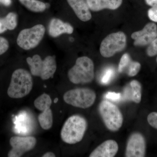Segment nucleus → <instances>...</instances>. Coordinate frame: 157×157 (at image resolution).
Instances as JSON below:
<instances>
[{"instance_id": "nucleus-1", "label": "nucleus", "mask_w": 157, "mask_h": 157, "mask_svg": "<svg viewBox=\"0 0 157 157\" xmlns=\"http://www.w3.org/2000/svg\"><path fill=\"white\" fill-rule=\"evenodd\" d=\"M87 121L79 115H74L65 121L61 131L62 140L68 144L81 141L87 128Z\"/></svg>"}, {"instance_id": "nucleus-2", "label": "nucleus", "mask_w": 157, "mask_h": 157, "mask_svg": "<svg viewBox=\"0 0 157 157\" xmlns=\"http://www.w3.org/2000/svg\"><path fill=\"white\" fill-rule=\"evenodd\" d=\"M33 85V78L29 72L25 69H17L12 73L7 94L13 99L24 98L31 92Z\"/></svg>"}, {"instance_id": "nucleus-3", "label": "nucleus", "mask_w": 157, "mask_h": 157, "mask_svg": "<svg viewBox=\"0 0 157 157\" xmlns=\"http://www.w3.org/2000/svg\"><path fill=\"white\" fill-rule=\"evenodd\" d=\"M94 63L90 59L86 56L80 57L68 71V78L74 84L90 83L94 78Z\"/></svg>"}, {"instance_id": "nucleus-4", "label": "nucleus", "mask_w": 157, "mask_h": 157, "mask_svg": "<svg viewBox=\"0 0 157 157\" xmlns=\"http://www.w3.org/2000/svg\"><path fill=\"white\" fill-rule=\"evenodd\" d=\"M26 61L31 74L34 76H39L43 80L52 78L56 70L55 56H48L43 60L39 55H35L32 57H28Z\"/></svg>"}, {"instance_id": "nucleus-5", "label": "nucleus", "mask_w": 157, "mask_h": 157, "mask_svg": "<svg viewBox=\"0 0 157 157\" xmlns=\"http://www.w3.org/2000/svg\"><path fill=\"white\" fill-rule=\"evenodd\" d=\"M98 109L108 130L115 132L121 128L123 123V116L116 105L109 101H103L99 104Z\"/></svg>"}, {"instance_id": "nucleus-6", "label": "nucleus", "mask_w": 157, "mask_h": 157, "mask_svg": "<svg viewBox=\"0 0 157 157\" xmlns=\"http://www.w3.org/2000/svg\"><path fill=\"white\" fill-rule=\"evenodd\" d=\"M63 98L67 104L73 107L86 109L91 107L94 103L96 94L90 89L79 88L68 91L65 93Z\"/></svg>"}, {"instance_id": "nucleus-7", "label": "nucleus", "mask_w": 157, "mask_h": 157, "mask_svg": "<svg viewBox=\"0 0 157 157\" xmlns=\"http://www.w3.org/2000/svg\"><path fill=\"white\" fill-rule=\"evenodd\" d=\"M45 29L44 25H36L29 29H25L20 32L17 39V45L24 50L35 48L44 37Z\"/></svg>"}, {"instance_id": "nucleus-8", "label": "nucleus", "mask_w": 157, "mask_h": 157, "mask_svg": "<svg viewBox=\"0 0 157 157\" xmlns=\"http://www.w3.org/2000/svg\"><path fill=\"white\" fill-rule=\"evenodd\" d=\"M126 43V36L123 32L112 33L102 41L100 46V52L104 57H110L117 52L123 50Z\"/></svg>"}, {"instance_id": "nucleus-9", "label": "nucleus", "mask_w": 157, "mask_h": 157, "mask_svg": "<svg viewBox=\"0 0 157 157\" xmlns=\"http://www.w3.org/2000/svg\"><path fill=\"white\" fill-rule=\"evenodd\" d=\"M36 139L33 136H13L10 140L12 147L9 152V157H20L27 152L32 150L36 146Z\"/></svg>"}, {"instance_id": "nucleus-10", "label": "nucleus", "mask_w": 157, "mask_h": 157, "mask_svg": "<svg viewBox=\"0 0 157 157\" xmlns=\"http://www.w3.org/2000/svg\"><path fill=\"white\" fill-rule=\"evenodd\" d=\"M145 138L138 132L133 133L129 137L126 148V157H143L146 153Z\"/></svg>"}, {"instance_id": "nucleus-11", "label": "nucleus", "mask_w": 157, "mask_h": 157, "mask_svg": "<svg viewBox=\"0 0 157 157\" xmlns=\"http://www.w3.org/2000/svg\"><path fill=\"white\" fill-rule=\"evenodd\" d=\"M132 39H134L135 46L148 45L157 38V26L154 23H149L141 30L132 34Z\"/></svg>"}, {"instance_id": "nucleus-12", "label": "nucleus", "mask_w": 157, "mask_h": 157, "mask_svg": "<svg viewBox=\"0 0 157 157\" xmlns=\"http://www.w3.org/2000/svg\"><path fill=\"white\" fill-rule=\"evenodd\" d=\"M118 145L115 140H106L96 147L90 154V157H113L118 151Z\"/></svg>"}, {"instance_id": "nucleus-13", "label": "nucleus", "mask_w": 157, "mask_h": 157, "mask_svg": "<svg viewBox=\"0 0 157 157\" xmlns=\"http://www.w3.org/2000/svg\"><path fill=\"white\" fill-rule=\"evenodd\" d=\"M74 29L70 24L61 20L54 18L51 20L48 26V33L51 36L58 37L63 34L73 33Z\"/></svg>"}, {"instance_id": "nucleus-14", "label": "nucleus", "mask_w": 157, "mask_h": 157, "mask_svg": "<svg viewBox=\"0 0 157 157\" xmlns=\"http://www.w3.org/2000/svg\"><path fill=\"white\" fill-rule=\"evenodd\" d=\"M77 17L82 21H87L91 19V14L89 7L85 0H67Z\"/></svg>"}, {"instance_id": "nucleus-15", "label": "nucleus", "mask_w": 157, "mask_h": 157, "mask_svg": "<svg viewBox=\"0 0 157 157\" xmlns=\"http://www.w3.org/2000/svg\"><path fill=\"white\" fill-rule=\"evenodd\" d=\"M90 9L93 11H101L104 9L115 10L119 8L122 0H86Z\"/></svg>"}, {"instance_id": "nucleus-16", "label": "nucleus", "mask_w": 157, "mask_h": 157, "mask_svg": "<svg viewBox=\"0 0 157 157\" xmlns=\"http://www.w3.org/2000/svg\"><path fill=\"white\" fill-rule=\"evenodd\" d=\"M141 90L140 82L136 80H132L124 90V97L126 99L138 104L141 101Z\"/></svg>"}, {"instance_id": "nucleus-17", "label": "nucleus", "mask_w": 157, "mask_h": 157, "mask_svg": "<svg viewBox=\"0 0 157 157\" xmlns=\"http://www.w3.org/2000/svg\"><path fill=\"white\" fill-rule=\"evenodd\" d=\"M17 25V15L13 12H10L6 17L0 19V34L7 30H14Z\"/></svg>"}, {"instance_id": "nucleus-18", "label": "nucleus", "mask_w": 157, "mask_h": 157, "mask_svg": "<svg viewBox=\"0 0 157 157\" xmlns=\"http://www.w3.org/2000/svg\"><path fill=\"white\" fill-rule=\"evenodd\" d=\"M38 121L40 126L45 130L50 129L53 124V114L50 108L42 110L38 116Z\"/></svg>"}, {"instance_id": "nucleus-19", "label": "nucleus", "mask_w": 157, "mask_h": 157, "mask_svg": "<svg viewBox=\"0 0 157 157\" xmlns=\"http://www.w3.org/2000/svg\"><path fill=\"white\" fill-rule=\"evenodd\" d=\"M19 2L30 11L35 12H41L47 8L46 4L38 0H19Z\"/></svg>"}, {"instance_id": "nucleus-20", "label": "nucleus", "mask_w": 157, "mask_h": 157, "mask_svg": "<svg viewBox=\"0 0 157 157\" xmlns=\"http://www.w3.org/2000/svg\"><path fill=\"white\" fill-rule=\"evenodd\" d=\"M52 104V100L50 96L45 93L38 97L34 102L35 107L41 111L47 108H50Z\"/></svg>"}, {"instance_id": "nucleus-21", "label": "nucleus", "mask_w": 157, "mask_h": 157, "mask_svg": "<svg viewBox=\"0 0 157 157\" xmlns=\"http://www.w3.org/2000/svg\"><path fill=\"white\" fill-rule=\"evenodd\" d=\"M114 71L112 68H107L105 69L101 77V83L104 85L108 84L111 81L114 75Z\"/></svg>"}, {"instance_id": "nucleus-22", "label": "nucleus", "mask_w": 157, "mask_h": 157, "mask_svg": "<svg viewBox=\"0 0 157 157\" xmlns=\"http://www.w3.org/2000/svg\"><path fill=\"white\" fill-rule=\"evenodd\" d=\"M141 65L137 62L131 61L127 69V74L130 76H136L140 71Z\"/></svg>"}, {"instance_id": "nucleus-23", "label": "nucleus", "mask_w": 157, "mask_h": 157, "mask_svg": "<svg viewBox=\"0 0 157 157\" xmlns=\"http://www.w3.org/2000/svg\"><path fill=\"white\" fill-rule=\"evenodd\" d=\"M131 61V57L128 54L125 53L121 58L119 64L118 71L119 73H122L128 67Z\"/></svg>"}, {"instance_id": "nucleus-24", "label": "nucleus", "mask_w": 157, "mask_h": 157, "mask_svg": "<svg viewBox=\"0 0 157 157\" xmlns=\"http://www.w3.org/2000/svg\"><path fill=\"white\" fill-rule=\"evenodd\" d=\"M147 49V53L149 56L152 57L157 55V38L149 44Z\"/></svg>"}, {"instance_id": "nucleus-25", "label": "nucleus", "mask_w": 157, "mask_h": 157, "mask_svg": "<svg viewBox=\"0 0 157 157\" xmlns=\"http://www.w3.org/2000/svg\"><path fill=\"white\" fill-rule=\"evenodd\" d=\"M9 42L6 38L0 36V56L3 54L9 49Z\"/></svg>"}, {"instance_id": "nucleus-26", "label": "nucleus", "mask_w": 157, "mask_h": 157, "mask_svg": "<svg viewBox=\"0 0 157 157\" xmlns=\"http://www.w3.org/2000/svg\"><path fill=\"white\" fill-rule=\"evenodd\" d=\"M149 124L155 128L157 129V112H152L147 117Z\"/></svg>"}, {"instance_id": "nucleus-27", "label": "nucleus", "mask_w": 157, "mask_h": 157, "mask_svg": "<svg viewBox=\"0 0 157 157\" xmlns=\"http://www.w3.org/2000/svg\"><path fill=\"white\" fill-rule=\"evenodd\" d=\"M147 14L151 20L154 22H157V5L149 9Z\"/></svg>"}, {"instance_id": "nucleus-28", "label": "nucleus", "mask_w": 157, "mask_h": 157, "mask_svg": "<svg viewBox=\"0 0 157 157\" xmlns=\"http://www.w3.org/2000/svg\"><path fill=\"white\" fill-rule=\"evenodd\" d=\"M105 98L108 100L113 101H119L121 98V95L120 93L108 92L105 94Z\"/></svg>"}, {"instance_id": "nucleus-29", "label": "nucleus", "mask_w": 157, "mask_h": 157, "mask_svg": "<svg viewBox=\"0 0 157 157\" xmlns=\"http://www.w3.org/2000/svg\"><path fill=\"white\" fill-rule=\"evenodd\" d=\"M145 2L148 6L153 7L157 5V0H145Z\"/></svg>"}, {"instance_id": "nucleus-30", "label": "nucleus", "mask_w": 157, "mask_h": 157, "mask_svg": "<svg viewBox=\"0 0 157 157\" xmlns=\"http://www.w3.org/2000/svg\"><path fill=\"white\" fill-rule=\"evenodd\" d=\"M0 3L6 6H9L11 4V0H0Z\"/></svg>"}, {"instance_id": "nucleus-31", "label": "nucleus", "mask_w": 157, "mask_h": 157, "mask_svg": "<svg viewBox=\"0 0 157 157\" xmlns=\"http://www.w3.org/2000/svg\"><path fill=\"white\" fill-rule=\"evenodd\" d=\"M55 154L52 152H47L45 154L43 155L42 157H55Z\"/></svg>"}, {"instance_id": "nucleus-32", "label": "nucleus", "mask_w": 157, "mask_h": 157, "mask_svg": "<svg viewBox=\"0 0 157 157\" xmlns=\"http://www.w3.org/2000/svg\"><path fill=\"white\" fill-rule=\"evenodd\" d=\"M156 62H157V58H156Z\"/></svg>"}]
</instances>
